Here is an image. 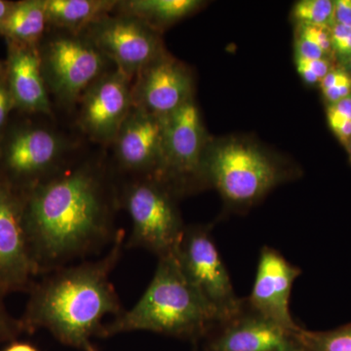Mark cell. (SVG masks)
<instances>
[{
  "label": "cell",
  "mask_w": 351,
  "mask_h": 351,
  "mask_svg": "<svg viewBox=\"0 0 351 351\" xmlns=\"http://www.w3.org/2000/svg\"><path fill=\"white\" fill-rule=\"evenodd\" d=\"M204 173L226 202L235 208L258 202L284 177L265 154L240 143L217 147L204 163Z\"/></svg>",
  "instance_id": "obj_5"
},
{
  "label": "cell",
  "mask_w": 351,
  "mask_h": 351,
  "mask_svg": "<svg viewBox=\"0 0 351 351\" xmlns=\"http://www.w3.org/2000/svg\"><path fill=\"white\" fill-rule=\"evenodd\" d=\"M48 24L45 0L14 3L8 17L0 25V34L11 43L38 47Z\"/></svg>",
  "instance_id": "obj_19"
},
{
  "label": "cell",
  "mask_w": 351,
  "mask_h": 351,
  "mask_svg": "<svg viewBox=\"0 0 351 351\" xmlns=\"http://www.w3.org/2000/svg\"><path fill=\"white\" fill-rule=\"evenodd\" d=\"M25 230L38 276L112 246L119 195L100 169L62 171L22 193Z\"/></svg>",
  "instance_id": "obj_1"
},
{
  "label": "cell",
  "mask_w": 351,
  "mask_h": 351,
  "mask_svg": "<svg viewBox=\"0 0 351 351\" xmlns=\"http://www.w3.org/2000/svg\"><path fill=\"white\" fill-rule=\"evenodd\" d=\"M290 331L256 311L242 300L237 313L219 321L204 339V351H287L301 345Z\"/></svg>",
  "instance_id": "obj_11"
},
{
  "label": "cell",
  "mask_w": 351,
  "mask_h": 351,
  "mask_svg": "<svg viewBox=\"0 0 351 351\" xmlns=\"http://www.w3.org/2000/svg\"><path fill=\"white\" fill-rule=\"evenodd\" d=\"M298 338L311 351H351V323L329 331L302 329Z\"/></svg>",
  "instance_id": "obj_21"
},
{
  "label": "cell",
  "mask_w": 351,
  "mask_h": 351,
  "mask_svg": "<svg viewBox=\"0 0 351 351\" xmlns=\"http://www.w3.org/2000/svg\"><path fill=\"white\" fill-rule=\"evenodd\" d=\"M4 351H39L34 346L27 343H13Z\"/></svg>",
  "instance_id": "obj_34"
},
{
  "label": "cell",
  "mask_w": 351,
  "mask_h": 351,
  "mask_svg": "<svg viewBox=\"0 0 351 351\" xmlns=\"http://www.w3.org/2000/svg\"><path fill=\"white\" fill-rule=\"evenodd\" d=\"M0 69H1V66H0Z\"/></svg>",
  "instance_id": "obj_39"
},
{
  "label": "cell",
  "mask_w": 351,
  "mask_h": 351,
  "mask_svg": "<svg viewBox=\"0 0 351 351\" xmlns=\"http://www.w3.org/2000/svg\"><path fill=\"white\" fill-rule=\"evenodd\" d=\"M40 57L46 84L64 103L82 98L106 73L107 59L84 36L71 34L51 39Z\"/></svg>",
  "instance_id": "obj_7"
},
{
  "label": "cell",
  "mask_w": 351,
  "mask_h": 351,
  "mask_svg": "<svg viewBox=\"0 0 351 351\" xmlns=\"http://www.w3.org/2000/svg\"><path fill=\"white\" fill-rule=\"evenodd\" d=\"M63 149L61 138L47 129L18 132L7 147L5 165L11 180L6 182H20L22 193H27L60 172L57 166Z\"/></svg>",
  "instance_id": "obj_14"
},
{
  "label": "cell",
  "mask_w": 351,
  "mask_h": 351,
  "mask_svg": "<svg viewBox=\"0 0 351 351\" xmlns=\"http://www.w3.org/2000/svg\"><path fill=\"white\" fill-rule=\"evenodd\" d=\"M117 160L124 170L157 178L163 158V122L132 108L114 140Z\"/></svg>",
  "instance_id": "obj_16"
},
{
  "label": "cell",
  "mask_w": 351,
  "mask_h": 351,
  "mask_svg": "<svg viewBox=\"0 0 351 351\" xmlns=\"http://www.w3.org/2000/svg\"><path fill=\"white\" fill-rule=\"evenodd\" d=\"M131 82L117 69L106 71L83 94L80 124L89 137L103 144L114 142L133 108Z\"/></svg>",
  "instance_id": "obj_12"
},
{
  "label": "cell",
  "mask_w": 351,
  "mask_h": 351,
  "mask_svg": "<svg viewBox=\"0 0 351 351\" xmlns=\"http://www.w3.org/2000/svg\"><path fill=\"white\" fill-rule=\"evenodd\" d=\"M201 2L196 0H129L119 1L120 13L128 14L149 27L170 24L193 12Z\"/></svg>",
  "instance_id": "obj_20"
},
{
  "label": "cell",
  "mask_w": 351,
  "mask_h": 351,
  "mask_svg": "<svg viewBox=\"0 0 351 351\" xmlns=\"http://www.w3.org/2000/svg\"><path fill=\"white\" fill-rule=\"evenodd\" d=\"M301 32L313 39L314 43L323 50V52H330L332 48L330 32L325 27H313V25H302Z\"/></svg>",
  "instance_id": "obj_25"
},
{
  "label": "cell",
  "mask_w": 351,
  "mask_h": 351,
  "mask_svg": "<svg viewBox=\"0 0 351 351\" xmlns=\"http://www.w3.org/2000/svg\"><path fill=\"white\" fill-rule=\"evenodd\" d=\"M294 17L302 25H313L328 29L334 20V2L330 0H302L293 10Z\"/></svg>",
  "instance_id": "obj_22"
},
{
  "label": "cell",
  "mask_w": 351,
  "mask_h": 351,
  "mask_svg": "<svg viewBox=\"0 0 351 351\" xmlns=\"http://www.w3.org/2000/svg\"><path fill=\"white\" fill-rule=\"evenodd\" d=\"M9 93L25 112L51 114V104L38 47L9 41Z\"/></svg>",
  "instance_id": "obj_17"
},
{
  "label": "cell",
  "mask_w": 351,
  "mask_h": 351,
  "mask_svg": "<svg viewBox=\"0 0 351 351\" xmlns=\"http://www.w3.org/2000/svg\"><path fill=\"white\" fill-rule=\"evenodd\" d=\"M350 66H351V60H350Z\"/></svg>",
  "instance_id": "obj_38"
},
{
  "label": "cell",
  "mask_w": 351,
  "mask_h": 351,
  "mask_svg": "<svg viewBox=\"0 0 351 351\" xmlns=\"http://www.w3.org/2000/svg\"><path fill=\"white\" fill-rule=\"evenodd\" d=\"M287 351H311L309 350H307L306 346H304L302 345H300L299 346H297V348H292V350H287Z\"/></svg>",
  "instance_id": "obj_36"
},
{
  "label": "cell",
  "mask_w": 351,
  "mask_h": 351,
  "mask_svg": "<svg viewBox=\"0 0 351 351\" xmlns=\"http://www.w3.org/2000/svg\"><path fill=\"white\" fill-rule=\"evenodd\" d=\"M300 59H302V61L306 64V66L309 69L313 71L314 75L317 76L319 78V80H323L329 73V62L325 59H318V60H308L304 59V58L298 57Z\"/></svg>",
  "instance_id": "obj_30"
},
{
  "label": "cell",
  "mask_w": 351,
  "mask_h": 351,
  "mask_svg": "<svg viewBox=\"0 0 351 351\" xmlns=\"http://www.w3.org/2000/svg\"><path fill=\"white\" fill-rule=\"evenodd\" d=\"M38 276L24 218V196L0 179V295L29 292Z\"/></svg>",
  "instance_id": "obj_9"
},
{
  "label": "cell",
  "mask_w": 351,
  "mask_h": 351,
  "mask_svg": "<svg viewBox=\"0 0 351 351\" xmlns=\"http://www.w3.org/2000/svg\"><path fill=\"white\" fill-rule=\"evenodd\" d=\"M0 295V341H13L24 332L20 319H15L10 315L2 302Z\"/></svg>",
  "instance_id": "obj_23"
},
{
  "label": "cell",
  "mask_w": 351,
  "mask_h": 351,
  "mask_svg": "<svg viewBox=\"0 0 351 351\" xmlns=\"http://www.w3.org/2000/svg\"><path fill=\"white\" fill-rule=\"evenodd\" d=\"M302 269L293 265L280 252L263 246L257 272L247 302L256 311L290 331L302 329L290 311L291 293Z\"/></svg>",
  "instance_id": "obj_13"
},
{
  "label": "cell",
  "mask_w": 351,
  "mask_h": 351,
  "mask_svg": "<svg viewBox=\"0 0 351 351\" xmlns=\"http://www.w3.org/2000/svg\"><path fill=\"white\" fill-rule=\"evenodd\" d=\"M351 77L343 71H330L329 73L320 82L321 89L325 90L334 86L350 84Z\"/></svg>",
  "instance_id": "obj_28"
},
{
  "label": "cell",
  "mask_w": 351,
  "mask_h": 351,
  "mask_svg": "<svg viewBox=\"0 0 351 351\" xmlns=\"http://www.w3.org/2000/svg\"><path fill=\"white\" fill-rule=\"evenodd\" d=\"M218 322L182 271L175 253L159 258L149 287L130 311L104 325L100 338L147 331L198 343Z\"/></svg>",
  "instance_id": "obj_3"
},
{
  "label": "cell",
  "mask_w": 351,
  "mask_h": 351,
  "mask_svg": "<svg viewBox=\"0 0 351 351\" xmlns=\"http://www.w3.org/2000/svg\"><path fill=\"white\" fill-rule=\"evenodd\" d=\"M173 195L154 177H140L127 184L119 195L120 206L125 208L132 223L125 247L145 249L158 258L177 251L186 226Z\"/></svg>",
  "instance_id": "obj_4"
},
{
  "label": "cell",
  "mask_w": 351,
  "mask_h": 351,
  "mask_svg": "<svg viewBox=\"0 0 351 351\" xmlns=\"http://www.w3.org/2000/svg\"><path fill=\"white\" fill-rule=\"evenodd\" d=\"M348 147H350V154H351V141H350V144H348Z\"/></svg>",
  "instance_id": "obj_37"
},
{
  "label": "cell",
  "mask_w": 351,
  "mask_h": 351,
  "mask_svg": "<svg viewBox=\"0 0 351 351\" xmlns=\"http://www.w3.org/2000/svg\"><path fill=\"white\" fill-rule=\"evenodd\" d=\"M297 69L299 71L300 75L302 76L304 82L309 83V84H315L319 82V78L317 77L311 69H309L306 66V64L302 61V59L297 57Z\"/></svg>",
  "instance_id": "obj_32"
},
{
  "label": "cell",
  "mask_w": 351,
  "mask_h": 351,
  "mask_svg": "<svg viewBox=\"0 0 351 351\" xmlns=\"http://www.w3.org/2000/svg\"><path fill=\"white\" fill-rule=\"evenodd\" d=\"M327 113H332V114L351 121V96L332 104V106L328 108Z\"/></svg>",
  "instance_id": "obj_29"
},
{
  "label": "cell",
  "mask_w": 351,
  "mask_h": 351,
  "mask_svg": "<svg viewBox=\"0 0 351 351\" xmlns=\"http://www.w3.org/2000/svg\"><path fill=\"white\" fill-rule=\"evenodd\" d=\"M191 77L184 66L160 55L136 75L132 104L154 117H165L191 100Z\"/></svg>",
  "instance_id": "obj_15"
},
{
  "label": "cell",
  "mask_w": 351,
  "mask_h": 351,
  "mask_svg": "<svg viewBox=\"0 0 351 351\" xmlns=\"http://www.w3.org/2000/svg\"><path fill=\"white\" fill-rule=\"evenodd\" d=\"M327 115L329 125L334 133L336 134L337 137L339 138L343 144L348 145L351 141L350 120L341 119V117H337V115L332 114V113H327Z\"/></svg>",
  "instance_id": "obj_26"
},
{
  "label": "cell",
  "mask_w": 351,
  "mask_h": 351,
  "mask_svg": "<svg viewBox=\"0 0 351 351\" xmlns=\"http://www.w3.org/2000/svg\"><path fill=\"white\" fill-rule=\"evenodd\" d=\"M334 49L341 55L351 54V32L341 40L332 44Z\"/></svg>",
  "instance_id": "obj_33"
},
{
  "label": "cell",
  "mask_w": 351,
  "mask_h": 351,
  "mask_svg": "<svg viewBox=\"0 0 351 351\" xmlns=\"http://www.w3.org/2000/svg\"><path fill=\"white\" fill-rule=\"evenodd\" d=\"M83 34L131 80L161 55L158 39L152 27L128 14L106 16Z\"/></svg>",
  "instance_id": "obj_10"
},
{
  "label": "cell",
  "mask_w": 351,
  "mask_h": 351,
  "mask_svg": "<svg viewBox=\"0 0 351 351\" xmlns=\"http://www.w3.org/2000/svg\"><path fill=\"white\" fill-rule=\"evenodd\" d=\"M12 105V98H11L10 93H9V90L2 83H0V128L3 126L9 110H10Z\"/></svg>",
  "instance_id": "obj_31"
},
{
  "label": "cell",
  "mask_w": 351,
  "mask_h": 351,
  "mask_svg": "<svg viewBox=\"0 0 351 351\" xmlns=\"http://www.w3.org/2000/svg\"><path fill=\"white\" fill-rule=\"evenodd\" d=\"M119 5L113 0H45L48 24L80 36Z\"/></svg>",
  "instance_id": "obj_18"
},
{
  "label": "cell",
  "mask_w": 351,
  "mask_h": 351,
  "mask_svg": "<svg viewBox=\"0 0 351 351\" xmlns=\"http://www.w3.org/2000/svg\"><path fill=\"white\" fill-rule=\"evenodd\" d=\"M163 122V158L156 179L173 191H182L205 177L203 132L197 108L189 100Z\"/></svg>",
  "instance_id": "obj_8"
},
{
  "label": "cell",
  "mask_w": 351,
  "mask_h": 351,
  "mask_svg": "<svg viewBox=\"0 0 351 351\" xmlns=\"http://www.w3.org/2000/svg\"><path fill=\"white\" fill-rule=\"evenodd\" d=\"M125 232L119 230L110 250L98 260L73 263L44 274L29 290L23 317L24 332L48 330L64 346L80 351H99L103 319L123 313L110 282V274L121 258Z\"/></svg>",
  "instance_id": "obj_2"
},
{
  "label": "cell",
  "mask_w": 351,
  "mask_h": 351,
  "mask_svg": "<svg viewBox=\"0 0 351 351\" xmlns=\"http://www.w3.org/2000/svg\"><path fill=\"white\" fill-rule=\"evenodd\" d=\"M334 20L336 24L351 27V0L334 2Z\"/></svg>",
  "instance_id": "obj_27"
},
{
  "label": "cell",
  "mask_w": 351,
  "mask_h": 351,
  "mask_svg": "<svg viewBox=\"0 0 351 351\" xmlns=\"http://www.w3.org/2000/svg\"><path fill=\"white\" fill-rule=\"evenodd\" d=\"M14 3L0 0V25L3 24L4 21L8 17Z\"/></svg>",
  "instance_id": "obj_35"
},
{
  "label": "cell",
  "mask_w": 351,
  "mask_h": 351,
  "mask_svg": "<svg viewBox=\"0 0 351 351\" xmlns=\"http://www.w3.org/2000/svg\"><path fill=\"white\" fill-rule=\"evenodd\" d=\"M182 271L219 321L237 313L242 304L212 237L209 226H189L176 251Z\"/></svg>",
  "instance_id": "obj_6"
},
{
  "label": "cell",
  "mask_w": 351,
  "mask_h": 351,
  "mask_svg": "<svg viewBox=\"0 0 351 351\" xmlns=\"http://www.w3.org/2000/svg\"><path fill=\"white\" fill-rule=\"evenodd\" d=\"M298 56L308 60L324 59L325 53L321 49L313 39L309 38L306 34H300L297 41Z\"/></svg>",
  "instance_id": "obj_24"
}]
</instances>
